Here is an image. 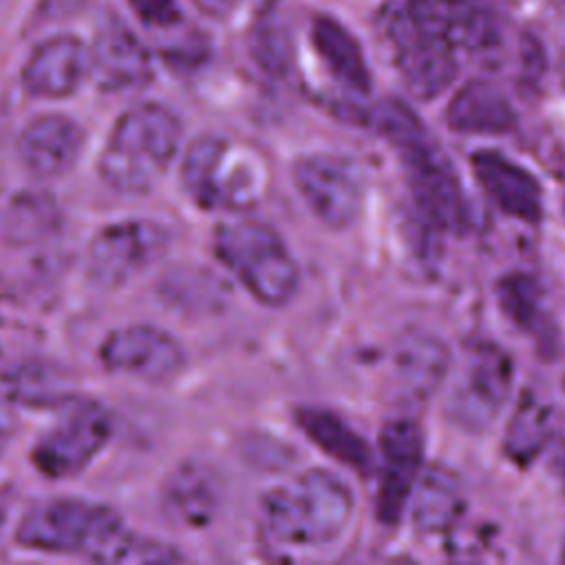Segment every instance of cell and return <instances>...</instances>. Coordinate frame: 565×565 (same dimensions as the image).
<instances>
[{
    "mask_svg": "<svg viewBox=\"0 0 565 565\" xmlns=\"http://www.w3.org/2000/svg\"><path fill=\"white\" fill-rule=\"evenodd\" d=\"M18 428V413H15V404L9 397V393L0 391V457L4 455L9 441L13 439Z\"/></svg>",
    "mask_w": 565,
    "mask_h": 565,
    "instance_id": "28",
    "label": "cell"
},
{
    "mask_svg": "<svg viewBox=\"0 0 565 565\" xmlns=\"http://www.w3.org/2000/svg\"><path fill=\"white\" fill-rule=\"evenodd\" d=\"M135 13L150 26H172L179 22V4L177 0H128Z\"/></svg>",
    "mask_w": 565,
    "mask_h": 565,
    "instance_id": "27",
    "label": "cell"
},
{
    "mask_svg": "<svg viewBox=\"0 0 565 565\" xmlns=\"http://www.w3.org/2000/svg\"><path fill=\"white\" fill-rule=\"evenodd\" d=\"M181 132L179 117L163 104L143 102L128 108L102 150V181L119 194L152 192L179 152Z\"/></svg>",
    "mask_w": 565,
    "mask_h": 565,
    "instance_id": "4",
    "label": "cell"
},
{
    "mask_svg": "<svg viewBox=\"0 0 565 565\" xmlns=\"http://www.w3.org/2000/svg\"><path fill=\"white\" fill-rule=\"evenodd\" d=\"M212 249L238 285L265 307H285L300 287V267L278 234L252 216L227 218L216 225Z\"/></svg>",
    "mask_w": 565,
    "mask_h": 565,
    "instance_id": "6",
    "label": "cell"
},
{
    "mask_svg": "<svg viewBox=\"0 0 565 565\" xmlns=\"http://www.w3.org/2000/svg\"><path fill=\"white\" fill-rule=\"evenodd\" d=\"M294 185L313 212V216L331 227H351L364 201V179L360 168L333 152H311L294 163Z\"/></svg>",
    "mask_w": 565,
    "mask_h": 565,
    "instance_id": "11",
    "label": "cell"
},
{
    "mask_svg": "<svg viewBox=\"0 0 565 565\" xmlns=\"http://www.w3.org/2000/svg\"><path fill=\"white\" fill-rule=\"evenodd\" d=\"M311 42L329 73L349 90L366 95L371 73L358 40L331 15H316L311 22Z\"/></svg>",
    "mask_w": 565,
    "mask_h": 565,
    "instance_id": "22",
    "label": "cell"
},
{
    "mask_svg": "<svg viewBox=\"0 0 565 565\" xmlns=\"http://www.w3.org/2000/svg\"><path fill=\"white\" fill-rule=\"evenodd\" d=\"M183 556L170 545L154 539H141L137 534L121 532L110 547L99 556V563H172Z\"/></svg>",
    "mask_w": 565,
    "mask_h": 565,
    "instance_id": "26",
    "label": "cell"
},
{
    "mask_svg": "<svg viewBox=\"0 0 565 565\" xmlns=\"http://www.w3.org/2000/svg\"><path fill=\"white\" fill-rule=\"evenodd\" d=\"M380 486L375 514L384 525L399 523L424 466V435L411 419H391L380 430Z\"/></svg>",
    "mask_w": 565,
    "mask_h": 565,
    "instance_id": "13",
    "label": "cell"
},
{
    "mask_svg": "<svg viewBox=\"0 0 565 565\" xmlns=\"http://www.w3.org/2000/svg\"><path fill=\"white\" fill-rule=\"evenodd\" d=\"M516 124L510 99L490 82L463 84L446 108V126L461 135H503Z\"/></svg>",
    "mask_w": 565,
    "mask_h": 565,
    "instance_id": "20",
    "label": "cell"
},
{
    "mask_svg": "<svg viewBox=\"0 0 565 565\" xmlns=\"http://www.w3.org/2000/svg\"><path fill=\"white\" fill-rule=\"evenodd\" d=\"M497 298L503 313L521 329L534 331L543 320L541 287L527 274H508L497 282Z\"/></svg>",
    "mask_w": 565,
    "mask_h": 565,
    "instance_id": "25",
    "label": "cell"
},
{
    "mask_svg": "<svg viewBox=\"0 0 565 565\" xmlns=\"http://www.w3.org/2000/svg\"><path fill=\"white\" fill-rule=\"evenodd\" d=\"M124 532V521L110 505L55 497L31 505L15 525V541L24 550L44 554H84L93 561Z\"/></svg>",
    "mask_w": 565,
    "mask_h": 565,
    "instance_id": "7",
    "label": "cell"
},
{
    "mask_svg": "<svg viewBox=\"0 0 565 565\" xmlns=\"http://www.w3.org/2000/svg\"><path fill=\"white\" fill-rule=\"evenodd\" d=\"M386 33L411 95L435 99L452 84L461 49L455 0H388Z\"/></svg>",
    "mask_w": 565,
    "mask_h": 565,
    "instance_id": "3",
    "label": "cell"
},
{
    "mask_svg": "<svg viewBox=\"0 0 565 565\" xmlns=\"http://www.w3.org/2000/svg\"><path fill=\"white\" fill-rule=\"evenodd\" d=\"M298 428L329 457L369 477L375 470L373 450L340 415L318 406H302L296 411Z\"/></svg>",
    "mask_w": 565,
    "mask_h": 565,
    "instance_id": "21",
    "label": "cell"
},
{
    "mask_svg": "<svg viewBox=\"0 0 565 565\" xmlns=\"http://www.w3.org/2000/svg\"><path fill=\"white\" fill-rule=\"evenodd\" d=\"M90 73V49L75 35H53L29 55L22 86L31 97L62 99L73 95Z\"/></svg>",
    "mask_w": 565,
    "mask_h": 565,
    "instance_id": "14",
    "label": "cell"
},
{
    "mask_svg": "<svg viewBox=\"0 0 565 565\" xmlns=\"http://www.w3.org/2000/svg\"><path fill=\"white\" fill-rule=\"evenodd\" d=\"M97 358L106 371L146 382H168L188 362L183 344L170 331L143 322L110 331L102 340Z\"/></svg>",
    "mask_w": 565,
    "mask_h": 565,
    "instance_id": "12",
    "label": "cell"
},
{
    "mask_svg": "<svg viewBox=\"0 0 565 565\" xmlns=\"http://www.w3.org/2000/svg\"><path fill=\"white\" fill-rule=\"evenodd\" d=\"M84 150L82 126L60 113L33 117L18 137L22 166L35 179H57L71 172Z\"/></svg>",
    "mask_w": 565,
    "mask_h": 565,
    "instance_id": "16",
    "label": "cell"
},
{
    "mask_svg": "<svg viewBox=\"0 0 565 565\" xmlns=\"http://www.w3.org/2000/svg\"><path fill=\"white\" fill-rule=\"evenodd\" d=\"M4 514H7V508H4V503L0 501V527H2V523H4Z\"/></svg>",
    "mask_w": 565,
    "mask_h": 565,
    "instance_id": "31",
    "label": "cell"
},
{
    "mask_svg": "<svg viewBox=\"0 0 565 565\" xmlns=\"http://www.w3.org/2000/svg\"><path fill=\"white\" fill-rule=\"evenodd\" d=\"M93 75L104 90H137L152 79V62L146 46L121 22L113 20L95 35Z\"/></svg>",
    "mask_w": 565,
    "mask_h": 565,
    "instance_id": "17",
    "label": "cell"
},
{
    "mask_svg": "<svg viewBox=\"0 0 565 565\" xmlns=\"http://www.w3.org/2000/svg\"><path fill=\"white\" fill-rule=\"evenodd\" d=\"M355 508L351 486L327 468H307L260 499V530L274 550H320L335 543Z\"/></svg>",
    "mask_w": 565,
    "mask_h": 565,
    "instance_id": "1",
    "label": "cell"
},
{
    "mask_svg": "<svg viewBox=\"0 0 565 565\" xmlns=\"http://www.w3.org/2000/svg\"><path fill=\"white\" fill-rule=\"evenodd\" d=\"M466 510V494L457 472L448 466H426L411 497L413 525L422 534L450 532Z\"/></svg>",
    "mask_w": 565,
    "mask_h": 565,
    "instance_id": "19",
    "label": "cell"
},
{
    "mask_svg": "<svg viewBox=\"0 0 565 565\" xmlns=\"http://www.w3.org/2000/svg\"><path fill=\"white\" fill-rule=\"evenodd\" d=\"M203 11L221 18V15H227L241 0H194Z\"/></svg>",
    "mask_w": 565,
    "mask_h": 565,
    "instance_id": "30",
    "label": "cell"
},
{
    "mask_svg": "<svg viewBox=\"0 0 565 565\" xmlns=\"http://www.w3.org/2000/svg\"><path fill=\"white\" fill-rule=\"evenodd\" d=\"M552 428V406L536 393L525 391L510 417L505 428L503 448L505 455L516 463H530L539 457Z\"/></svg>",
    "mask_w": 565,
    "mask_h": 565,
    "instance_id": "24",
    "label": "cell"
},
{
    "mask_svg": "<svg viewBox=\"0 0 565 565\" xmlns=\"http://www.w3.org/2000/svg\"><path fill=\"white\" fill-rule=\"evenodd\" d=\"M221 477L201 461L179 463L163 481L161 505L166 516L185 527H205L221 510Z\"/></svg>",
    "mask_w": 565,
    "mask_h": 565,
    "instance_id": "18",
    "label": "cell"
},
{
    "mask_svg": "<svg viewBox=\"0 0 565 565\" xmlns=\"http://www.w3.org/2000/svg\"><path fill=\"white\" fill-rule=\"evenodd\" d=\"M373 128L395 148L413 192L417 212L444 232L470 227V205L461 181L422 119L399 99L388 97L371 110Z\"/></svg>",
    "mask_w": 565,
    "mask_h": 565,
    "instance_id": "2",
    "label": "cell"
},
{
    "mask_svg": "<svg viewBox=\"0 0 565 565\" xmlns=\"http://www.w3.org/2000/svg\"><path fill=\"white\" fill-rule=\"evenodd\" d=\"M395 364L402 388L415 399H426L444 382L450 366V355L444 342L435 335L413 333L402 340Z\"/></svg>",
    "mask_w": 565,
    "mask_h": 565,
    "instance_id": "23",
    "label": "cell"
},
{
    "mask_svg": "<svg viewBox=\"0 0 565 565\" xmlns=\"http://www.w3.org/2000/svg\"><path fill=\"white\" fill-rule=\"evenodd\" d=\"M86 0H42V15L44 18H64L75 13Z\"/></svg>",
    "mask_w": 565,
    "mask_h": 565,
    "instance_id": "29",
    "label": "cell"
},
{
    "mask_svg": "<svg viewBox=\"0 0 565 565\" xmlns=\"http://www.w3.org/2000/svg\"><path fill=\"white\" fill-rule=\"evenodd\" d=\"M514 362L505 349L477 342L463 358L448 395V417L468 433H483L510 399Z\"/></svg>",
    "mask_w": 565,
    "mask_h": 565,
    "instance_id": "9",
    "label": "cell"
},
{
    "mask_svg": "<svg viewBox=\"0 0 565 565\" xmlns=\"http://www.w3.org/2000/svg\"><path fill=\"white\" fill-rule=\"evenodd\" d=\"M470 168L477 183L499 212L523 223L541 221L543 190L527 168L490 148L472 152Z\"/></svg>",
    "mask_w": 565,
    "mask_h": 565,
    "instance_id": "15",
    "label": "cell"
},
{
    "mask_svg": "<svg viewBox=\"0 0 565 565\" xmlns=\"http://www.w3.org/2000/svg\"><path fill=\"white\" fill-rule=\"evenodd\" d=\"M170 245L166 225L150 218H124L104 225L88 243V276L106 287L117 289L163 258Z\"/></svg>",
    "mask_w": 565,
    "mask_h": 565,
    "instance_id": "10",
    "label": "cell"
},
{
    "mask_svg": "<svg viewBox=\"0 0 565 565\" xmlns=\"http://www.w3.org/2000/svg\"><path fill=\"white\" fill-rule=\"evenodd\" d=\"M110 435L113 422L99 402L66 397L55 422L38 435L31 463L46 479H73L104 450Z\"/></svg>",
    "mask_w": 565,
    "mask_h": 565,
    "instance_id": "8",
    "label": "cell"
},
{
    "mask_svg": "<svg viewBox=\"0 0 565 565\" xmlns=\"http://www.w3.org/2000/svg\"><path fill=\"white\" fill-rule=\"evenodd\" d=\"M181 183L199 207L243 214L265 201L269 168L258 150L218 135H203L183 152Z\"/></svg>",
    "mask_w": 565,
    "mask_h": 565,
    "instance_id": "5",
    "label": "cell"
}]
</instances>
